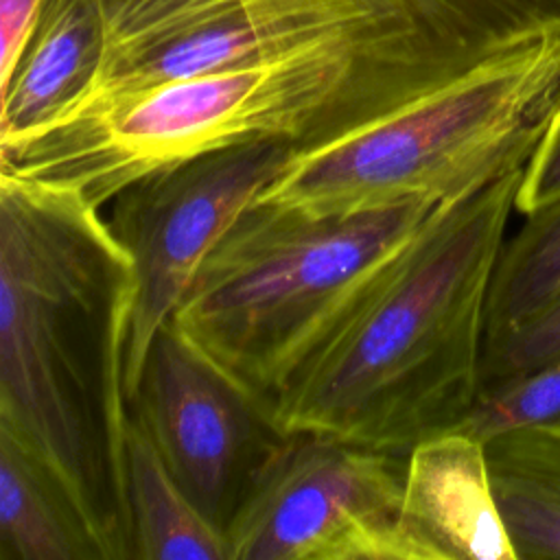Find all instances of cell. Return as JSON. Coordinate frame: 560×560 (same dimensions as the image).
<instances>
[{"instance_id":"2e32d148","label":"cell","mask_w":560,"mask_h":560,"mask_svg":"<svg viewBox=\"0 0 560 560\" xmlns=\"http://www.w3.org/2000/svg\"><path fill=\"white\" fill-rule=\"evenodd\" d=\"M433 42L486 61L560 31V0H394Z\"/></svg>"},{"instance_id":"ffe728a7","label":"cell","mask_w":560,"mask_h":560,"mask_svg":"<svg viewBox=\"0 0 560 560\" xmlns=\"http://www.w3.org/2000/svg\"><path fill=\"white\" fill-rule=\"evenodd\" d=\"M44 0H0V85L11 77Z\"/></svg>"},{"instance_id":"7c38bea8","label":"cell","mask_w":560,"mask_h":560,"mask_svg":"<svg viewBox=\"0 0 560 560\" xmlns=\"http://www.w3.org/2000/svg\"><path fill=\"white\" fill-rule=\"evenodd\" d=\"M492 490L518 560H560V420L486 442Z\"/></svg>"},{"instance_id":"9c48e42d","label":"cell","mask_w":560,"mask_h":560,"mask_svg":"<svg viewBox=\"0 0 560 560\" xmlns=\"http://www.w3.org/2000/svg\"><path fill=\"white\" fill-rule=\"evenodd\" d=\"M129 402L179 488L225 532L287 435L271 411L168 322L147 352Z\"/></svg>"},{"instance_id":"ba28073f","label":"cell","mask_w":560,"mask_h":560,"mask_svg":"<svg viewBox=\"0 0 560 560\" xmlns=\"http://www.w3.org/2000/svg\"><path fill=\"white\" fill-rule=\"evenodd\" d=\"M293 155L295 149L280 140L203 151L133 179L105 206L136 273L129 400L158 330L179 306L203 258Z\"/></svg>"},{"instance_id":"3957f363","label":"cell","mask_w":560,"mask_h":560,"mask_svg":"<svg viewBox=\"0 0 560 560\" xmlns=\"http://www.w3.org/2000/svg\"><path fill=\"white\" fill-rule=\"evenodd\" d=\"M523 166L433 208L289 378L271 407L282 433L409 451L468 416Z\"/></svg>"},{"instance_id":"5b68a950","label":"cell","mask_w":560,"mask_h":560,"mask_svg":"<svg viewBox=\"0 0 560 560\" xmlns=\"http://www.w3.org/2000/svg\"><path fill=\"white\" fill-rule=\"evenodd\" d=\"M558 90L553 31L332 144L295 153L256 201L311 217L440 206L527 162Z\"/></svg>"},{"instance_id":"4fadbf2b","label":"cell","mask_w":560,"mask_h":560,"mask_svg":"<svg viewBox=\"0 0 560 560\" xmlns=\"http://www.w3.org/2000/svg\"><path fill=\"white\" fill-rule=\"evenodd\" d=\"M0 558L101 560L83 521L39 457L0 424Z\"/></svg>"},{"instance_id":"9a60e30c","label":"cell","mask_w":560,"mask_h":560,"mask_svg":"<svg viewBox=\"0 0 560 560\" xmlns=\"http://www.w3.org/2000/svg\"><path fill=\"white\" fill-rule=\"evenodd\" d=\"M560 295V201L525 214L516 234L508 236L492 276L483 350Z\"/></svg>"},{"instance_id":"8fae6325","label":"cell","mask_w":560,"mask_h":560,"mask_svg":"<svg viewBox=\"0 0 560 560\" xmlns=\"http://www.w3.org/2000/svg\"><path fill=\"white\" fill-rule=\"evenodd\" d=\"M107 33L96 0H44L31 37L0 85V140L48 125L96 85Z\"/></svg>"},{"instance_id":"277c9868","label":"cell","mask_w":560,"mask_h":560,"mask_svg":"<svg viewBox=\"0 0 560 560\" xmlns=\"http://www.w3.org/2000/svg\"><path fill=\"white\" fill-rule=\"evenodd\" d=\"M433 208L311 217L254 201L203 258L168 324L271 411L302 361Z\"/></svg>"},{"instance_id":"ac0fdd59","label":"cell","mask_w":560,"mask_h":560,"mask_svg":"<svg viewBox=\"0 0 560 560\" xmlns=\"http://www.w3.org/2000/svg\"><path fill=\"white\" fill-rule=\"evenodd\" d=\"M560 357V295L510 337L488 346L481 363V389L532 372Z\"/></svg>"},{"instance_id":"d6986e66","label":"cell","mask_w":560,"mask_h":560,"mask_svg":"<svg viewBox=\"0 0 560 560\" xmlns=\"http://www.w3.org/2000/svg\"><path fill=\"white\" fill-rule=\"evenodd\" d=\"M556 201H560V90L551 101L545 129L523 166L514 206L525 217Z\"/></svg>"},{"instance_id":"30bf717a","label":"cell","mask_w":560,"mask_h":560,"mask_svg":"<svg viewBox=\"0 0 560 560\" xmlns=\"http://www.w3.org/2000/svg\"><path fill=\"white\" fill-rule=\"evenodd\" d=\"M405 516L431 560H518L492 490L486 442L470 433L451 429L407 451Z\"/></svg>"},{"instance_id":"52a82bcc","label":"cell","mask_w":560,"mask_h":560,"mask_svg":"<svg viewBox=\"0 0 560 560\" xmlns=\"http://www.w3.org/2000/svg\"><path fill=\"white\" fill-rule=\"evenodd\" d=\"M96 4L107 33V55L85 98L138 92L337 35L416 28L394 0H96Z\"/></svg>"},{"instance_id":"6da1fadb","label":"cell","mask_w":560,"mask_h":560,"mask_svg":"<svg viewBox=\"0 0 560 560\" xmlns=\"http://www.w3.org/2000/svg\"><path fill=\"white\" fill-rule=\"evenodd\" d=\"M136 273L98 206L0 171V424L48 468L101 560H133L127 346Z\"/></svg>"},{"instance_id":"e0dca14e","label":"cell","mask_w":560,"mask_h":560,"mask_svg":"<svg viewBox=\"0 0 560 560\" xmlns=\"http://www.w3.org/2000/svg\"><path fill=\"white\" fill-rule=\"evenodd\" d=\"M560 420V357L521 376L479 392L468 416L455 427L483 442L512 429Z\"/></svg>"},{"instance_id":"5bb4252c","label":"cell","mask_w":560,"mask_h":560,"mask_svg":"<svg viewBox=\"0 0 560 560\" xmlns=\"http://www.w3.org/2000/svg\"><path fill=\"white\" fill-rule=\"evenodd\" d=\"M127 497L133 560H230L225 534L179 488L133 409L127 429Z\"/></svg>"},{"instance_id":"8992f818","label":"cell","mask_w":560,"mask_h":560,"mask_svg":"<svg viewBox=\"0 0 560 560\" xmlns=\"http://www.w3.org/2000/svg\"><path fill=\"white\" fill-rule=\"evenodd\" d=\"M407 451L287 433L225 527L230 560H431L405 516Z\"/></svg>"},{"instance_id":"7a4b0ae2","label":"cell","mask_w":560,"mask_h":560,"mask_svg":"<svg viewBox=\"0 0 560 560\" xmlns=\"http://www.w3.org/2000/svg\"><path fill=\"white\" fill-rule=\"evenodd\" d=\"M488 61V59H486ZM483 61L416 28L350 33L267 59L85 98L0 142V171L72 186L107 206L133 179L252 140L332 144Z\"/></svg>"}]
</instances>
